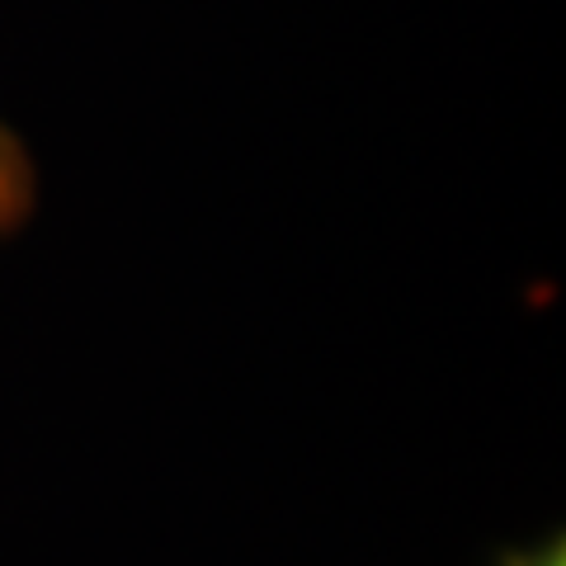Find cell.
<instances>
[{
    "mask_svg": "<svg viewBox=\"0 0 566 566\" xmlns=\"http://www.w3.org/2000/svg\"><path fill=\"white\" fill-rule=\"evenodd\" d=\"M495 566H566V543H562V534L538 538V543H528V547H515V553H505Z\"/></svg>",
    "mask_w": 566,
    "mask_h": 566,
    "instance_id": "cell-1",
    "label": "cell"
}]
</instances>
